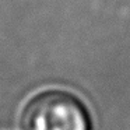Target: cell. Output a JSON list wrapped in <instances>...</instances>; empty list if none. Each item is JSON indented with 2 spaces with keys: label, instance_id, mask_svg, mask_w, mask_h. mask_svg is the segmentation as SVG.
<instances>
[{
  "label": "cell",
  "instance_id": "cell-1",
  "mask_svg": "<svg viewBox=\"0 0 130 130\" xmlns=\"http://www.w3.org/2000/svg\"><path fill=\"white\" fill-rule=\"evenodd\" d=\"M24 130H88L90 122L77 98L62 91H46L32 98L23 113Z\"/></svg>",
  "mask_w": 130,
  "mask_h": 130
}]
</instances>
